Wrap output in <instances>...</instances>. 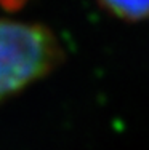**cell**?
<instances>
[{
    "label": "cell",
    "instance_id": "2",
    "mask_svg": "<svg viewBox=\"0 0 149 150\" xmlns=\"http://www.w3.org/2000/svg\"><path fill=\"white\" fill-rule=\"evenodd\" d=\"M106 8L120 19L141 21L149 18V0H98Z\"/></svg>",
    "mask_w": 149,
    "mask_h": 150
},
{
    "label": "cell",
    "instance_id": "1",
    "mask_svg": "<svg viewBox=\"0 0 149 150\" xmlns=\"http://www.w3.org/2000/svg\"><path fill=\"white\" fill-rule=\"evenodd\" d=\"M61 59V45L47 27L0 19V101L40 80Z\"/></svg>",
    "mask_w": 149,
    "mask_h": 150
}]
</instances>
